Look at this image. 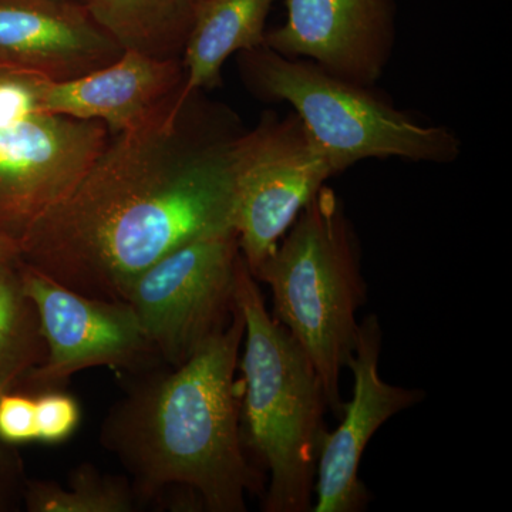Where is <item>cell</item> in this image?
Returning <instances> with one entry per match:
<instances>
[{
    "instance_id": "obj_5",
    "label": "cell",
    "mask_w": 512,
    "mask_h": 512,
    "mask_svg": "<svg viewBox=\"0 0 512 512\" xmlns=\"http://www.w3.org/2000/svg\"><path fill=\"white\" fill-rule=\"evenodd\" d=\"M237 56L248 92L268 103L291 104L335 175L369 158L451 164L460 157L461 140L450 128L420 123L373 86L340 79L265 45Z\"/></svg>"
},
{
    "instance_id": "obj_1",
    "label": "cell",
    "mask_w": 512,
    "mask_h": 512,
    "mask_svg": "<svg viewBox=\"0 0 512 512\" xmlns=\"http://www.w3.org/2000/svg\"><path fill=\"white\" fill-rule=\"evenodd\" d=\"M244 130L227 104L195 92L154 123L111 134L76 187L20 239V262L74 292L126 302L158 259L234 229Z\"/></svg>"
},
{
    "instance_id": "obj_19",
    "label": "cell",
    "mask_w": 512,
    "mask_h": 512,
    "mask_svg": "<svg viewBox=\"0 0 512 512\" xmlns=\"http://www.w3.org/2000/svg\"><path fill=\"white\" fill-rule=\"evenodd\" d=\"M37 443L59 444L79 429L82 407L72 394L60 389L35 392Z\"/></svg>"
},
{
    "instance_id": "obj_9",
    "label": "cell",
    "mask_w": 512,
    "mask_h": 512,
    "mask_svg": "<svg viewBox=\"0 0 512 512\" xmlns=\"http://www.w3.org/2000/svg\"><path fill=\"white\" fill-rule=\"evenodd\" d=\"M110 136L99 121L52 113L0 123V235L19 244L82 180Z\"/></svg>"
},
{
    "instance_id": "obj_17",
    "label": "cell",
    "mask_w": 512,
    "mask_h": 512,
    "mask_svg": "<svg viewBox=\"0 0 512 512\" xmlns=\"http://www.w3.org/2000/svg\"><path fill=\"white\" fill-rule=\"evenodd\" d=\"M138 504L130 480L101 473L90 463L74 467L66 485L28 478L23 493L29 512H133Z\"/></svg>"
},
{
    "instance_id": "obj_3",
    "label": "cell",
    "mask_w": 512,
    "mask_h": 512,
    "mask_svg": "<svg viewBox=\"0 0 512 512\" xmlns=\"http://www.w3.org/2000/svg\"><path fill=\"white\" fill-rule=\"evenodd\" d=\"M235 302L244 319L241 430L245 448L269 471L265 512L313 508L325 392L301 345L266 311L258 281L239 259Z\"/></svg>"
},
{
    "instance_id": "obj_4",
    "label": "cell",
    "mask_w": 512,
    "mask_h": 512,
    "mask_svg": "<svg viewBox=\"0 0 512 512\" xmlns=\"http://www.w3.org/2000/svg\"><path fill=\"white\" fill-rule=\"evenodd\" d=\"M252 275L271 288L272 316L301 345L329 409L342 416L340 372L355 350L366 285L359 239L339 195L323 185Z\"/></svg>"
},
{
    "instance_id": "obj_12",
    "label": "cell",
    "mask_w": 512,
    "mask_h": 512,
    "mask_svg": "<svg viewBox=\"0 0 512 512\" xmlns=\"http://www.w3.org/2000/svg\"><path fill=\"white\" fill-rule=\"evenodd\" d=\"M123 52L84 3L0 0V59L49 82L92 73Z\"/></svg>"
},
{
    "instance_id": "obj_21",
    "label": "cell",
    "mask_w": 512,
    "mask_h": 512,
    "mask_svg": "<svg viewBox=\"0 0 512 512\" xmlns=\"http://www.w3.org/2000/svg\"><path fill=\"white\" fill-rule=\"evenodd\" d=\"M26 481L25 464L16 446L0 441V512H15L23 507Z\"/></svg>"
},
{
    "instance_id": "obj_2",
    "label": "cell",
    "mask_w": 512,
    "mask_h": 512,
    "mask_svg": "<svg viewBox=\"0 0 512 512\" xmlns=\"http://www.w3.org/2000/svg\"><path fill=\"white\" fill-rule=\"evenodd\" d=\"M244 319L238 306L227 328L180 366L140 372L101 424L100 443L130 476L138 501L181 495V505L245 512L247 495L264 488L248 461L237 380Z\"/></svg>"
},
{
    "instance_id": "obj_10",
    "label": "cell",
    "mask_w": 512,
    "mask_h": 512,
    "mask_svg": "<svg viewBox=\"0 0 512 512\" xmlns=\"http://www.w3.org/2000/svg\"><path fill=\"white\" fill-rule=\"evenodd\" d=\"M286 19L265 46L348 82L375 86L396 43L394 0H284Z\"/></svg>"
},
{
    "instance_id": "obj_15",
    "label": "cell",
    "mask_w": 512,
    "mask_h": 512,
    "mask_svg": "<svg viewBox=\"0 0 512 512\" xmlns=\"http://www.w3.org/2000/svg\"><path fill=\"white\" fill-rule=\"evenodd\" d=\"M200 0H87L96 22L123 50L181 59Z\"/></svg>"
},
{
    "instance_id": "obj_11",
    "label": "cell",
    "mask_w": 512,
    "mask_h": 512,
    "mask_svg": "<svg viewBox=\"0 0 512 512\" xmlns=\"http://www.w3.org/2000/svg\"><path fill=\"white\" fill-rule=\"evenodd\" d=\"M382 326L376 315L359 323L355 350L348 366L355 377L353 397L343 407L338 429L323 434L316 470L315 512H359L370 494L359 477L360 461L376 431L387 420L424 399L423 390L404 389L379 375Z\"/></svg>"
},
{
    "instance_id": "obj_7",
    "label": "cell",
    "mask_w": 512,
    "mask_h": 512,
    "mask_svg": "<svg viewBox=\"0 0 512 512\" xmlns=\"http://www.w3.org/2000/svg\"><path fill=\"white\" fill-rule=\"evenodd\" d=\"M241 259L235 229L194 239L138 276L126 302L165 366H180L234 316Z\"/></svg>"
},
{
    "instance_id": "obj_23",
    "label": "cell",
    "mask_w": 512,
    "mask_h": 512,
    "mask_svg": "<svg viewBox=\"0 0 512 512\" xmlns=\"http://www.w3.org/2000/svg\"><path fill=\"white\" fill-rule=\"evenodd\" d=\"M74 2H80V3H84V5H86L87 0H74Z\"/></svg>"
},
{
    "instance_id": "obj_20",
    "label": "cell",
    "mask_w": 512,
    "mask_h": 512,
    "mask_svg": "<svg viewBox=\"0 0 512 512\" xmlns=\"http://www.w3.org/2000/svg\"><path fill=\"white\" fill-rule=\"evenodd\" d=\"M0 441L12 446L37 443L35 393L15 389L0 396Z\"/></svg>"
},
{
    "instance_id": "obj_18",
    "label": "cell",
    "mask_w": 512,
    "mask_h": 512,
    "mask_svg": "<svg viewBox=\"0 0 512 512\" xmlns=\"http://www.w3.org/2000/svg\"><path fill=\"white\" fill-rule=\"evenodd\" d=\"M49 83L39 74L0 59V123L43 113V96Z\"/></svg>"
},
{
    "instance_id": "obj_14",
    "label": "cell",
    "mask_w": 512,
    "mask_h": 512,
    "mask_svg": "<svg viewBox=\"0 0 512 512\" xmlns=\"http://www.w3.org/2000/svg\"><path fill=\"white\" fill-rule=\"evenodd\" d=\"M276 0H200L181 63L185 82L180 101L222 84L232 55L265 45L266 20Z\"/></svg>"
},
{
    "instance_id": "obj_16",
    "label": "cell",
    "mask_w": 512,
    "mask_h": 512,
    "mask_svg": "<svg viewBox=\"0 0 512 512\" xmlns=\"http://www.w3.org/2000/svg\"><path fill=\"white\" fill-rule=\"evenodd\" d=\"M45 357L39 313L23 292L16 266L0 274V396L18 389Z\"/></svg>"
},
{
    "instance_id": "obj_22",
    "label": "cell",
    "mask_w": 512,
    "mask_h": 512,
    "mask_svg": "<svg viewBox=\"0 0 512 512\" xmlns=\"http://www.w3.org/2000/svg\"><path fill=\"white\" fill-rule=\"evenodd\" d=\"M20 262L19 244L13 239L0 235V274L16 268Z\"/></svg>"
},
{
    "instance_id": "obj_13",
    "label": "cell",
    "mask_w": 512,
    "mask_h": 512,
    "mask_svg": "<svg viewBox=\"0 0 512 512\" xmlns=\"http://www.w3.org/2000/svg\"><path fill=\"white\" fill-rule=\"evenodd\" d=\"M181 59H156L124 50L114 62L67 82L49 83L43 113L103 123L110 134L147 126L180 103Z\"/></svg>"
},
{
    "instance_id": "obj_6",
    "label": "cell",
    "mask_w": 512,
    "mask_h": 512,
    "mask_svg": "<svg viewBox=\"0 0 512 512\" xmlns=\"http://www.w3.org/2000/svg\"><path fill=\"white\" fill-rule=\"evenodd\" d=\"M335 177L295 113L265 111L234 150L232 225L251 274L268 258L316 192Z\"/></svg>"
},
{
    "instance_id": "obj_8",
    "label": "cell",
    "mask_w": 512,
    "mask_h": 512,
    "mask_svg": "<svg viewBox=\"0 0 512 512\" xmlns=\"http://www.w3.org/2000/svg\"><path fill=\"white\" fill-rule=\"evenodd\" d=\"M18 272L46 342L45 360L19 386L42 392L90 367L140 373L163 365L130 303L74 292L23 262Z\"/></svg>"
}]
</instances>
